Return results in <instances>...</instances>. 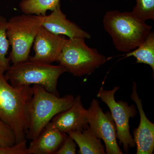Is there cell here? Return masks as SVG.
Here are the masks:
<instances>
[{"label": "cell", "instance_id": "obj_18", "mask_svg": "<svg viewBox=\"0 0 154 154\" xmlns=\"http://www.w3.org/2000/svg\"><path fill=\"white\" fill-rule=\"evenodd\" d=\"M136 5L132 11L138 19L146 22L154 20V0H136Z\"/></svg>", "mask_w": 154, "mask_h": 154}, {"label": "cell", "instance_id": "obj_16", "mask_svg": "<svg viewBox=\"0 0 154 154\" xmlns=\"http://www.w3.org/2000/svg\"><path fill=\"white\" fill-rule=\"evenodd\" d=\"M60 0H22L19 8L24 14L44 16L48 11H53Z\"/></svg>", "mask_w": 154, "mask_h": 154}, {"label": "cell", "instance_id": "obj_21", "mask_svg": "<svg viewBox=\"0 0 154 154\" xmlns=\"http://www.w3.org/2000/svg\"><path fill=\"white\" fill-rule=\"evenodd\" d=\"M76 154V143L74 140L68 134L60 148L54 154Z\"/></svg>", "mask_w": 154, "mask_h": 154}, {"label": "cell", "instance_id": "obj_10", "mask_svg": "<svg viewBox=\"0 0 154 154\" xmlns=\"http://www.w3.org/2000/svg\"><path fill=\"white\" fill-rule=\"evenodd\" d=\"M131 98L136 104L140 116L138 127L134 131V140L137 146V154H152L154 150V124L146 116L142 101L137 91V85L133 82Z\"/></svg>", "mask_w": 154, "mask_h": 154}, {"label": "cell", "instance_id": "obj_15", "mask_svg": "<svg viewBox=\"0 0 154 154\" xmlns=\"http://www.w3.org/2000/svg\"><path fill=\"white\" fill-rule=\"evenodd\" d=\"M131 56L136 59L137 63H143L150 66L154 73V31H151L145 40L138 47L126 54V57Z\"/></svg>", "mask_w": 154, "mask_h": 154}, {"label": "cell", "instance_id": "obj_2", "mask_svg": "<svg viewBox=\"0 0 154 154\" xmlns=\"http://www.w3.org/2000/svg\"><path fill=\"white\" fill-rule=\"evenodd\" d=\"M104 29L111 36L115 48L128 53L138 47L151 31L152 27L132 12L107 11L103 19Z\"/></svg>", "mask_w": 154, "mask_h": 154}, {"label": "cell", "instance_id": "obj_13", "mask_svg": "<svg viewBox=\"0 0 154 154\" xmlns=\"http://www.w3.org/2000/svg\"><path fill=\"white\" fill-rule=\"evenodd\" d=\"M67 135L50 122L39 135L32 140L26 154H54Z\"/></svg>", "mask_w": 154, "mask_h": 154}, {"label": "cell", "instance_id": "obj_3", "mask_svg": "<svg viewBox=\"0 0 154 154\" xmlns=\"http://www.w3.org/2000/svg\"><path fill=\"white\" fill-rule=\"evenodd\" d=\"M32 89L33 96L28 109L29 125L26 134V139L30 140L36 138L56 115L71 107L75 100L72 95L60 97L38 85H33Z\"/></svg>", "mask_w": 154, "mask_h": 154}, {"label": "cell", "instance_id": "obj_9", "mask_svg": "<svg viewBox=\"0 0 154 154\" xmlns=\"http://www.w3.org/2000/svg\"><path fill=\"white\" fill-rule=\"evenodd\" d=\"M66 40L62 35L54 34L42 26L33 42L35 54L28 59L48 64L58 62Z\"/></svg>", "mask_w": 154, "mask_h": 154}, {"label": "cell", "instance_id": "obj_5", "mask_svg": "<svg viewBox=\"0 0 154 154\" xmlns=\"http://www.w3.org/2000/svg\"><path fill=\"white\" fill-rule=\"evenodd\" d=\"M41 16L24 14L11 17L7 25V37L12 50L9 58L13 64L27 60L39 28Z\"/></svg>", "mask_w": 154, "mask_h": 154}, {"label": "cell", "instance_id": "obj_4", "mask_svg": "<svg viewBox=\"0 0 154 154\" xmlns=\"http://www.w3.org/2000/svg\"><path fill=\"white\" fill-rule=\"evenodd\" d=\"M67 72L61 66L40 63L27 60L11 66L5 76L14 87L41 86L46 91L59 96L57 90L58 80L61 75Z\"/></svg>", "mask_w": 154, "mask_h": 154}, {"label": "cell", "instance_id": "obj_8", "mask_svg": "<svg viewBox=\"0 0 154 154\" xmlns=\"http://www.w3.org/2000/svg\"><path fill=\"white\" fill-rule=\"evenodd\" d=\"M87 115L90 129L105 143L106 154H123L117 143L116 127L110 112L104 113L99 101L94 99L87 110Z\"/></svg>", "mask_w": 154, "mask_h": 154}, {"label": "cell", "instance_id": "obj_11", "mask_svg": "<svg viewBox=\"0 0 154 154\" xmlns=\"http://www.w3.org/2000/svg\"><path fill=\"white\" fill-rule=\"evenodd\" d=\"M61 132L82 131L88 126L87 110L83 106L80 95L75 98L74 102L67 110L57 114L50 122Z\"/></svg>", "mask_w": 154, "mask_h": 154}, {"label": "cell", "instance_id": "obj_6", "mask_svg": "<svg viewBox=\"0 0 154 154\" xmlns=\"http://www.w3.org/2000/svg\"><path fill=\"white\" fill-rule=\"evenodd\" d=\"M107 61L105 56L95 48L89 47L85 39H67L57 62L74 76L91 75Z\"/></svg>", "mask_w": 154, "mask_h": 154}, {"label": "cell", "instance_id": "obj_7", "mask_svg": "<svg viewBox=\"0 0 154 154\" xmlns=\"http://www.w3.org/2000/svg\"><path fill=\"white\" fill-rule=\"evenodd\" d=\"M119 87L115 86L112 90H106L100 88L97 97L100 98L110 109L111 115L115 122L116 129V138L119 143L123 146L125 152L127 153L129 148L136 146L133 138L130 132L129 119L137 114L134 105H128L123 101H116L115 94Z\"/></svg>", "mask_w": 154, "mask_h": 154}, {"label": "cell", "instance_id": "obj_19", "mask_svg": "<svg viewBox=\"0 0 154 154\" xmlns=\"http://www.w3.org/2000/svg\"><path fill=\"white\" fill-rule=\"evenodd\" d=\"M16 143V137L11 128L0 120V146L8 147Z\"/></svg>", "mask_w": 154, "mask_h": 154}, {"label": "cell", "instance_id": "obj_17", "mask_svg": "<svg viewBox=\"0 0 154 154\" xmlns=\"http://www.w3.org/2000/svg\"><path fill=\"white\" fill-rule=\"evenodd\" d=\"M7 23L5 17L0 15V73L3 74L11 66V60L6 57L10 45L6 33Z\"/></svg>", "mask_w": 154, "mask_h": 154}, {"label": "cell", "instance_id": "obj_20", "mask_svg": "<svg viewBox=\"0 0 154 154\" xmlns=\"http://www.w3.org/2000/svg\"><path fill=\"white\" fill-rule=\"evenodd\" d=\"M26 139L8 147L0 146V154H26L27 149Z\"/></svg>", "mask_w": 154, "mask_h": 154}, {"label": "cell", "instance_id": "obj_14", "mask_svg": "<svg viewBox=\"0 0 154 154\" xmlns=\"http://www.w3.org/2000/svg\"><path fill=\"white\" fill-rule=\"evenodd\" d=\"M79 146L80 154H105L104 147L101 139L95 135L89 125L82 131H71L68 133Z\"/></svg>", "mask_w": 154, "mask_h": 154}, {"label": "cell", "instance_id": "obj_12", "mask_svg": "<svg viewBox=\"0 0 154 154\" xmlns=\"http://www.w3.org/2000/svg\"><path fill=\"white\" fill-rule=\"evenodd\" d=\"M41 17L42 26L54 34L67 36L69 39L91 38L88 32L67 19L66 15L61 10L60 3L50 15Z\"/></svg>", "mask_w": 154, "mask_h": 154}, {"label": "cell", "instance_id": "obj_1", "mask_svg": "<svg viewBox=\"0 0 154 154\" xmlns=\"http://www.w3.org/2000/svg\"><path fill=\"white\" fill-rule=\"evenodd\" d=\"M33 96L30 86L14 87L0 73V120L14 131L16 143L26 139L28 109Z\"/></svg>", "mask_w": 154, "mask_h": 154}]
</instances>
